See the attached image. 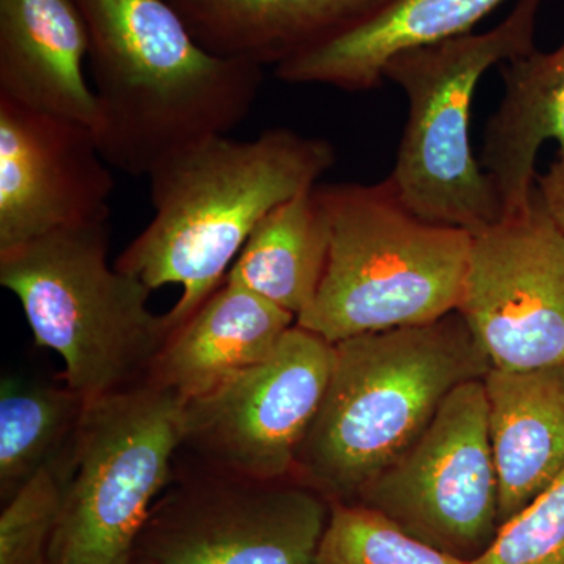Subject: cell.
Listing matches in <instances>:
<instances>
[{"label": "cell", "mask_w": 564, "mask_h": 564, "mask_svg": "<svg viewBox=\"0 0 564 564\" xmlns=\"http://www.w3.org/2000/svg\"><path fill=\"white\" fill-rule=\"evenodd\" d=\"M124 564H152L148 562V560H144L143 556H135L132 555L131 558L128 560Z\"/></svg>", "instance_id": "cell-25"}, {"label": "cell", "mask_w": 564, "mask_h": 564, "mask_svg": "<svg viewBox=\"0 0 564 564\" xmlns=\"http://www.w3.org/2000/svg\"><path fill=\"white\" fill-rule=\"evenodd\" d=\"M314 195L328 220V261L296 325L337 344L456 311L473 234L417 217L389 177L317 184Z\"/></svg>", "instance_id": "cell-4"}, {"label": "cell", "mask_w": 564, "mask_h": 564, "mask_svg": "<svg viewBox=\"0 0 564 564\" xmlns=\"http://www.w3.org/2000/svg\"><path fill=\"white\" fill-rule=\"evenodd\" d=\"M502 79L503 98L486 124L478 163L507 218L532 206L538 152L545 141L558 143L564 162V43L502 63Z\"/></svg>", "instance_id": "cell-18"}, {"label": "cell", "mask_w": 564, "mask_h": 564, "mask_svg": "<svg viewBox=\"0 0 564 564\" xmlns=\"http://www.w3.org/2000/svg\"><path fill=\"white\" fill-rule=\"evenodd\" d=\"M87 400L65 388L3 378L0 494L3 502L41 469L69 454Z\"/></svg>", "instance_id": "cell-20"}, {"label": "cell", "mask_w": 564, "mask_h": 564, "mask_svg": "<svg viewBox=\"0 0 564 564\" xmlns=\"http://www.w3.org/2000/svg\"><path fill=\"white\" fill-rule=\"evenodd\" d=\"M328 251V220L313 188L262 218L225 282L258 293L299 318L317 295Z\"/></svg>", "instance_id": "cell-19"}, {"label": "cell", "mask_w": 564, "mask_h": 564, "mask_svg": "<svg viewBox=\"0 0 564 564\" xmlns=\"http://www.w3.org/2000/svg\"><path fill=\"white\" fill-rule=\"evenodd\" d=\"M491 369L458 311L334 344L328 388L296 455L295 477L332 503L355 502L458 386Z\"/></svg>", "instance_id": "cell-3"}, {"label": "cell", "mask_w": 564, "mask_h": 564, "mask_svg": "<svg viewBox=\"0 0 564 564\" xmlns=\"http://www.w3.org/2000/svg\"><path fill=\"white\" fill-rule=\"evenodd\" d=\"M317 564H470L359 503H332Z\"/></svg>", "instance_id": "cell-21"}, {"label": "cell", "mask_w": 564, "mask_h": 564, "mask_svg": "<svg viewBox=\"0 0 564 564\" xmlns=\"http://www.w3.org/2000/svg\"><path fill=\"white\" fill-rule=\"evenodd\" d=\"M534 188L545 212L564 234V162L556 159L547 172L538 174Z\"/></svg>", "instance_id": "cell-24"}, {"label": "cell", "mask_w": 564, "mask_h": 564, "mask_svg": "<svg viewBox=\"0 0 564 564\" xmlns=\"http://www.w3.org/2000/svg\"><path fill=\"white\" fill-rule=\"evenodd\" d=\"M215 474L154 507L140 556L152 564H317L328 499L296 477Z\"/></svg>", "instance_id": "cell-9"}, {"label": "cell", "mask_w": 564, "mask_h": 564, "mask_svg": "<svg viewBox=\"0 0 564 564\" xmlns=\"http://www.w3.org/2000/svg\"><path fill=\"white\" fill-rule=\"evenodd\" d=\"M470 564H564V473Z\"/></svg>", "instance_id": "cell-23"}, {"label": "cell", "mask_w": 564, "mask_h": 564, "mask_svg": "<svg viewBox=\"0 0 564 564\" xmlns=\"http://www.w3.org/2000/svg\"><path fill=\"white\" fill-rule=\"evenodd\" d=\"M334 344L293 325L265 361L185 402L184 444L215 473L295 477L296 455L321 408Z\"/></svg>", "instance_id": "cell-10"}, {"label": "cell", "mask_w": 564, "mask_h": 564, "mask_svg": "<svg viewBox=\"0 0 564 564\" xmlns=\"http://www.w3.org/2000/svg\"><path fill=\"white\" fill-rule=\"evenodd\" d=\"M109 166L90 126L0 96V251L109 220Z\"/></svg>", "instance_id": "cell-12"}, {"label": "cell", "mask_w": 564, "mask_h": 564, "mask_svg": "<svg viewBox=\"0 0 564 564\" xmlns=\"http://www.w3.org/2000/svg\"><path fill=\"white\" fill-rule=\"evenodd\" d=\"M109 223L62 229L0 251V284L17 296L35 344L62 356L63 380L87 402L147 381L172 333L151 289L109 265Z\"/></svg>", "instance_id": "cell-5"}, {"label": "cell", "mask_w": 564, "mask_h": 564, "mask_svg": "<svg viewBox=\"0 0 564 564\" xmlns=\"http://www.w3.org/2000/svg\"><path fill=\"white\" fill-rule=\"evenodd\" d=\"M507 0H391L358 24L274 68L289 84L373 90L400 52L473 32Z\"/></svg>", "instance_id": "cell-15"}, {"label": "cell", "mask_w": 564, "mask_h": 564, "mask_svg": "<svg viewBox=\"0 0 564 564\" xmlns=\"http://www.w3.org/2000/svg\"><path fill=\"white\" fill-rule=\"evenodd\" d=\"M484 384L502 527L564 473V362L491 369Z\"/></svg>", "instance_id": "cell-16"}, {"label": "cell", "mask_w": 564, "mask_h": 564, "mask_svg": "<svg viewBox=\"0 0 564 564\" xmlns=\"http://www.w3.org/2000/svg\"><path fill=\"white\" fill-rule=\"evenodd\" d=\"M176 393L144 383L87 402L65 463L50 564H124L184 444Z\"/></svg>", "instance_id": "cell-7"}, {"label": "cell", "mask_w": 564, "mask_h": 564, "mask_svg": "<svg viewBox=\"0 0 564 564\" xmlns=\"http://www.w3.org/2000/svg\"><path fill=\"white\" fill-rule=\"evenodd\" d=\"M456 311L492 369L564 362V234L536 188L524 214L474 234Z\"/></svg>", "instance_id": "cell-11"}, {"label": "cell", "mask_w": 564, "mask_h": 564, "mask_svg": "<svg viewBox=\"0 0 564 564\" xmlns=\"http://www.w3.org/2000/svg\"><path fill=\"white\" fill-rule=\"evenodd\" d=\"M215 57L273 65L299 57L391 0H169Z\"/></svg>", "instance_id": "cell-17"}, {"label": "cell", "mask_w": 564, "mask_h": 564, "mask_svg": "<svg viewBox=\"0 0 564 564\" xmlns=\"http://www.w3.org/2000/svg\"><path fill=\"white\" fill-rule=\"evenodd\" d=\"M334 163L329 141L282 128L247 141L215 135L176 152L148 176L154 217L115 269L151 291L182 285L165 314L173 332L225 282L262 218L313 191Z\"/></svg>", "instance_id": "cell-2"}, {"label": "cell", "mask_w": 564, "mask_h": 564, "mask_svg": "<svg viewBox=\"0 0 564 564\" xmlns=\"http://www.w3.org/2000/svg\"><path fill=\"white\" fill-rule=\"evenodd\" d=\"M351 503L464 562L485 554L500 521L484 380L458 386L422 436Z\"/></svg>", "instance_id": "cell-8"}, {"label": "cell", "mask_w": 564, "mask_h": 564, "mask_svg": "<svg viewBox=\"0 0 564 564\" xmlns=\"http://www.w3.org/2000/svg\"><path fill=\"white\" fill-rule=\"evenodd\" d=\"M66 456L33 475L7 500L0 514V564H50L65 492Z\"/></svg>", "instance_id": "cell-22"}, {"label": "cell", "mask_w": 564, "mask_h": 564, "mask_svg": "<svg viewBox=\"0 0 564 564\" xmlns=\"http://www.w3.org/2000/svg\"><path fill=\"white\" fill-rule=\"evenodd\" d=\"M90 41L74 0H0V96L95 126Z\"/></svg>", "instance_id": "cell-13"}, {"label": "cell", "mask_w": 564, "mask_h": 564, "mask_svg": "<svg viewBox=\"0 0 564 564\" xmlns=\"http://www.w3.org/2000/svg\"><path fill=\"white\" fill-rule=\"evenodd\" d=\"M543 0H518L485 33L400 52L383 79L402 88L408 121L389 181L404 206L436 225L473 234L503 218L502 203L474 158L470 115L486 70L530 54Z\"/></svg>", "instance_id": "cell-6"}, {"label": "cell", "mask_w": 564, "mask_h": 564, "mask_svg": "<svg viewBox=\"0 0 564 564\" xmlns=\"http://www.w3.org/2000/svg\"><path fill=\"white\" fill-rule=\"evenodd\" d=\"M293 325L295 315L258 293L223 282L170 333L147 381L176 393L182 402L199 399L265 361Z\"/></svg>", "instance_id": "cell-14"}, {"label": "cell", "mask_w": 564, "mask_h": 564, "mask_svg": "<svg viewBox=\"0 0 564 564\" xmlns=\"http://www.w3.org/2000/svg\"><path fill=\"white\" fill-rule=\"evenodd\" d=\"M90 41L93 132L113 169L140 177L250 115L261 66L215 57L169 0H74Z\"/></svg>", "instance_id": "cell-1"}]
</instances>
